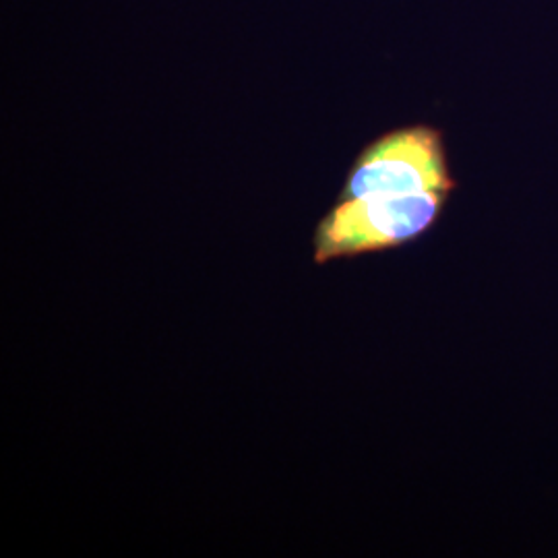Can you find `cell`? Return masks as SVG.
<instances>
[{
  "label": "cell",
  "mask_w": 558,
  "mask_h": 558,
  "mask_svg": "<svg viewBox=\"0 0 558 558\" xmlns=\"http://www.w3.org/2000/svg\"><path fill=\"white\" fill-rule=\"evenodd\" d=\"M449 197L445 193H418L338 199L317 223L315 263L383 253L414 242L437 223Z\"/></svg>",
  "instance_id": "6da1fadb"
},
{
  "label": "cell",
  "mask_w": 558,
  "mask_h": 558,
  "mask_svg": "<svg viewBox=\"0 0 558 558\" xmlns=\"http://www.w3.org/2000/svg\"><path fill=\"white\" fill-rule=\"evenodd\" d=\"M456 186L442 133L428 124H412L380 135L360 154L339 199L418 193L451 195Z\"/></svg>",
  "instance_id": "7a4b0ae2"
}]
</instances>
